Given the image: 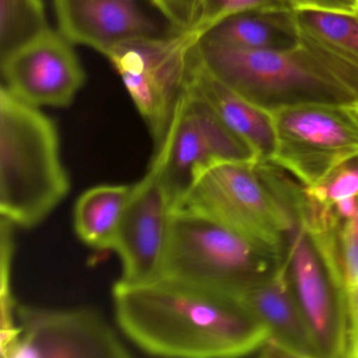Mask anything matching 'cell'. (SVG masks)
<instances>
[{"mask_svg": "<svg viewBox=\"0 0 358 358\" xmlns=\"http://www.w3.org/2000/svg\"><path fill=\"white\" fill-rule=\"evenodd\" d=\"M119 329L150 355L226 358L257 354L269 331L238 297L173 278L113 286Z\"/></svg>", "mask_w": 358, "mask_h": 358, "instance_id": "6da1fadb", "label": "cell"}, {"mask_svg": "<svg viewBox=\"0 0 358 358\" xmlns=\"http://www.w3.org/2000/svg\"><path fill=\"white\" fill-rule=\"evenodd\" d=\"M71 190L59 131L41 108L0 89V213L20 228L45 221Z\"/></svg>", "mask_w": 358, "mask_h": 358, "instance_id": "7a4b0ae2", "label": "cell"}, {"mask_svg": "<svg viewBox=\"0 0 358 358\" xmlns=\"http://www.w3.org/2000/svg\"><path fill=\"white\" fill-rule=\"evenodd\" d=\"M284 257L204 215L176 208L160 276L240 297L278 275Z\"/></svg>", "mask_w": 358, "mask_h": 358, "instance_id": "3957f363", "label": "cell"}, {"mask_svg": "<svg viewBox=\"0 0 358 358\" xmlns=\"http://www.w3.org/2000/svg\"><path fill=\"white\" fill-rule=\"evenodd\" d=\"M176 208L204 215L282 253L299 225L263 161L215 160L196 166Z\"/></svg>", "mask_w": 358, "mask_h": 358, "instance_id": "277c9868", "label": "cell"}, {"mask_svg": "<svg viewBox=\"0 0 358 358\" xmlns=\"http://www.w3.org/2000/svg\"><path fill=\"white\" fill-rule=\"evenodd\" d=\"M196 55L217 80L271 114L303 104L358 106V98L301 45L292 51L248 52L200 37Z\"/></svg>", "mask_w": 358, "mask_h": 358, "instance_id": "5b68a950", "label": "cell"}, {"mask_svg": "<svg viewBox=\"0 0 358 358\" xmlns=\"http://www.w3.org/2000/svg\"><path fill=\"white\" fill-rule=\"evenodd\" d=\"M339 234V230L312 229L299 224L289 241L282 265L320 358L348 356L349 314Z\"/></svg>", "mask_w": 358, "mask_h": 358, "instance_id": "8992f818", "label": "cell"}, {"mask_svg": "<svg viewBox=\"0 0 358 358\" xmlns=\"http://www.w3.org/2000/svg\"><path fill=\"white\" fill-rule=\"evenodd\" d=\"M200 37L198 31L192 30L159 38L137 39L118 45L106 56L148 127L154 152L164 142L189 89Z\"/></svg>", "mask_w": 358, "mask_h": 358, "instance_id": "52a82bcc", "label": "cell"}, {"mask_svg": "<svg viewBox=\"0 0 358 358\" xmlns=\"http://www.w3.org/2000/svg\"><path fill=\"white\" fill-rule=\"evenodd\" d=\"M272 115L276 131L272 162L307 187L358 155V106L303 104Z\"/></svg>", "mask_w": 358, "mask_h": 358, "instance_id": "ba28073f", "label": "cell"}, {"mask_svg": "<svg viewBox=\"0 0 358 358\" xmlns=\"http://www.w3.org/2000/svg\"><path fill=\"white\" fill-rule=\"evenodd\" d=\"M17 336L3 358H129V348L98 310L17 303Z\"/></svg>", "mask_w": 358, "mask_h": 358, "instance_id": "9c48e42d", "label": "cell"}, {"mask_svg": "<svg viewBox=\"0 0 358 358\" xmlns=\"http://www.w3.org/2000/svg\"><path fill=\"white\" fill-rule=\"evenodd\" d=\"M152 160L160 167L175 209L196 166L215 160L255 162L257 159L213 106L189 85L164 142L154 152Z\"/></svg>", "mask_w": 358, "mask_h": 358, "instance_id": "30bf717a", "label": "cell"}, {"mask_svg": "<svg viewBox=\"0 0 358 358\" xmlns=\"http://www.w3.org/2000/svg\"><path fill=\"white\" fill-rule=\"evenodd\" d=\"M173 209L160 167L152 160L145 176L131 185L113 248L122 264L121 280L139 284L160 276Z\"/></svg>", "mask_w": 358, "mask_h": 358, "instance_id": "8fae6325", "label": "cell"}, {"mask_svg": "<svg viewBox=\"0 0 358 358\" xmlns=\"http://www.w3.org/2000/svg\"><path fill=\"white\" fill-rule=\"evenodd\" d=\"M54 9L71 43L106 57L129 41L180 33L152 0H54Z\"/></svg>", "mask_w": 358, "mask_h": 358, "instance_id": "7c38bea8", "label": "cell"}, {"mask_svg": "<svg viewBox=\"0 0 358 358\" xmlns=\"http://www.w3.org/2000/svg\"><path fill=\"white\" fill-rule=\"evenodd\" d=\"M74 45L59 30L51 29L0 62L3 85L36 108H69L87 79Z\"/></svg>", "mask_w": 358, "mask_h": 358, "instance_id": "4fadbf2b", "label": "cell"}, {"mask_svg": "<svg viewBox=\"0 0 358 358\" xmlns=\"http://www.w3.org/2000/svg\"><path fill=\"white\" fill-rule=\"evenodd\" d=\"M190 87L213 106L226 125L252 150L257 161L272 162L276 152L273 115L207 72L196 58V51Z\"/></svg>", "mask_w": 358, "mask_h": 358, "instance_id": "5bb4252c", "label": "cell"}, {"mask_svg": "<svg viewBox=\"0 0 358 358\" xmlns=\"http://www.w3.org/2000/svg\"><path fill=\"white\" fill-rule=\"evenodd\" d=\"M238 299L267 327L268 339L280 345L288 357L320 358L282 268L278 275L249 289Z\"/></svg>", "mask_w": 358, "mask_h": 358, "instance_id": "9a60e30c", "label": "cell"}, {"mask_svg": "<svg viewBox=\"0 0 358 358\" xmlns=\"http://www.w3.org/2000/svg\"><path fill=\"white\" fill-rule=\"evenodd\" d=\"M201 39L227 49L286 52L299 49L301 33L292 9H257L224 18Z\"/></svg>", "mask_w": 358, "mask_h": 358, "instance_id": "2e32d148", "label": "cell"}, {"mask_svg": "<svg viewBox=\"0 0 358 358\" xmlns=\"http://www.w3.org/2000/svg\"><path fill=\"white\" fill-rule=\"evenodd\" d=\"M131 190V185H98L79 196L73 222L85 245L113 250Z\"/></svg>", "mask_w": 358, "mask_h": 358, "instance_id": "e0dca14e", "label": "cell"}, {"mask_svg": "<svg viewBox=\"0 0 358 358\" xmlns=\"http://www.w3.org/2000/svg\"><path fill=\"white\" fill-rule=\"evenodd\" d=\"M301 36L358 66V13L296 10Z\"/></svg>", "mask_w": 358, "mask_h": 358, "instance_id": "ac0fdd59", "label": "cell"}, {"mask_svg": "<svg viewBox=\"0 0 358 358\" xmlns=\"http://www.w3.org/2000/svg\"><path fill=\"white\" fill-rule=\"evenodd\" d=\"M51 29L43 0H0V62Z\"/></svg>", "mask_w": 358, "mask_h": 358, "instance_id": "d6986e66", "label": "cell"}, {"mask_svg": "<svg viewBox=\"0 0 358 358\" xmlns=\"http://www.w3.org/2000/svg\"><path fill=\"white\" fill-rule=\"evenodd\" d=\"M16 226L9 220L1 217L0 221V352L5 353L17 336L15 301L12 292V259L15 250L14 228Z\"/></svg>", "mask_w": 358, "mask_h": 358, "instance_id": "ffe728a7", "label": "cell"}, {"mask_svg": "<svg viewBox=\"0 0 358 358\" xmlns=\"http://www.w3.org/2000/svg\"><path fill=\"white\" fill-rule=\"evenodd\" d=\"M305 192L310 202L320 207L358 196V155L341 163L320 183L305 186Z\"/></svg>", "mask_w": 358, "mask_h": 358, "instance_id": "44dd1931", "label": "cell"}, {"mask_svg": "<svg viewBox=\"0 0 358 358\" xmlns=\"http://www.w3.org/2000/svg\"><path fill=\"white\" fill-rule=\"evenodd\" d=\"M257 9H292L288 0H204L194 31L201 35L217 22L234 14ZM293 10V9H292Z\"/></svg>", "mask_w": 358, "mask_h": 358, "instance_id": "7402d4cb", "label": "cell"}, {"mask_svg": "<svg viewBox=\"0 0 358 358\" xmlns=\"http://www.w3.org/2000/svg\"><path fill=\"white\" fill-rule=\"evenodd\" d=\"M180 32L194 30L202 11L204 0H152Z\"/></svg>", "mask_w": 358, "mask_h": 358, "instance_id": "603a6c76", "label": "cell"}, {"mask_svg": "<svg viewBox=\"0 0 358 358\" xmlns=\"http://www.w3.org/2000/svg\"><path fill=\"white\" fill-rule=\"evenodd\" d=\"M289 5L296 10L333 12V13H357L358 0H288Z\"/></svg>", "mask_w": 358, "mask_h": 358, "instance_id": "cb8c5ba5", "label": "cell"}, {"mask_svg": "<svg viewBox=\"0 0 358 358\" xmlns=\"http://www.w3.org/2000/svg\"><path fill=\"white\" fill-rule=\"evenodd\" d=\"M357 13H358V12H357Z\"/></svg>", "mask_w": 358, "mask_h": 358, "instance_id": "d4e9b609", "label": "cell"}]
</instances>
